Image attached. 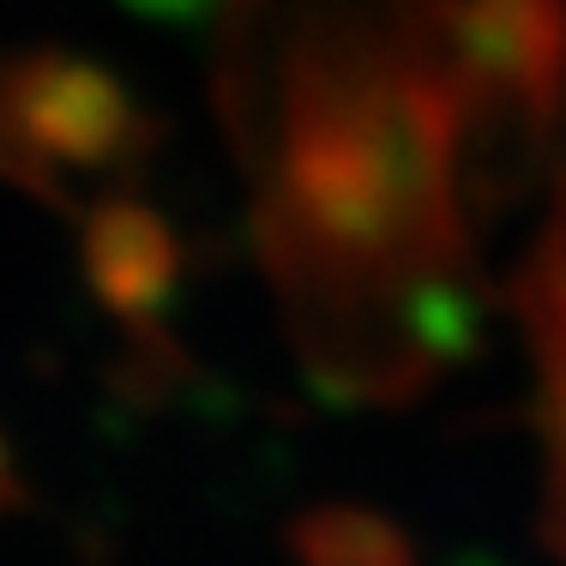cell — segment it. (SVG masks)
I'll return each instance as SVG.
<instances>
[{"mask_svg":"<svg viewBox=\"0 0 566 566\" xmlns=\"http://www.w3.org/2000/svg\"><path fill=\"white\" fill-rule=\"evenodd\" d=\"M295 566H416V543L368 506H314L290 524Z\"/></svg>","mask_w":566,"mask_h":566,"instance_id":"cell-6","label":"cell"},{"mask_svg":"<svg viewBox=\"0 0 566 566\" xmlns=\"http://www.w3.org/2000/svg\"><path fill=\"white\" fill-rule=\"evenodd\" d=\"M157 120L115 66L73 49H24L0 61L7 181L66 206V175H127L157 145Z\"/></svg>","mask_w":566,"mask_h":566,"instance_id":"cell-2","label":"cell"},{"mask_svg":"<svg viewBox=\"0 0 566 566\" xmlns=\"http://www.w3.org/2000/svg\"><path fill=\"white\" fill-rule=\"evenodd\" d=\"M470 133L494 164L566 127V0H470L458 12Z\"/></svg>","mask_w":566,"mask_h":566,"instance_id":"cell-3","label":"cell"},{"mask_svg":"<svg viewBox=\"0 0 566 566\" xmlns=\"http://www.w3.org/2000/svg\"><path fill=\"white\" fill-rule=\"evenodd\" d=\"M0 175H7V145H0Z\"/></svg>","mask_w":566,"mask_h":566,"instance_id":"cell-9","label":"cell"},{"mask_svg":"<svg viewBox=\"0 0 566 566\" xmlns=\"http://www.w3.org/2000/svg\"><path fill=\"white\" fill-rule=\"evenodd\" d=\"M512 307H518L536 374H543V543L566 560V169L555 175V206L536 229V248L524 253L518 277H512Z\"/></svg>","mask_w":566,"mask_h":566,"instance_id":"cell-5","label":"cell"},{"mask_svg":"<svg viewBox=\"0 0 566 566\" xmlns=\"http://www.w3.org/2000/svg\"><path fill=\"white\" fill-rule=\"evenodd\" d=\"M229 120L260 175V253L319 386L434 380L416 314L470 283V78L447 0H248Z\"/></svg>","mask_w":566,"mask_h":566,"instance_id":"cell-1","label":"cell"},{"mask_svg":"<svg viewBox=\"0 0 566 566\" xmlns=\"http://www.w3.org/2000/svg\"><path fill=\"white\" fill-rule=\"evenodd\" d=\"M19 506H31V489H24V476H19V464H12L7 440H0V512H19Z\"/></svg>","mask_w":566,"mask_h":566,"instance_id":"cell-8","label":"cell"},{"mask_svg":"<svg viewBox=\"0 0 566 566\" xmlns=\"http://www.w3.org/2000/svg\"><path fill=\"white\" fill-rule=\"evenodd\" d=\"M120 7L151 19V24H206L218 7H229V0H120Z\"/></svg>","mask_w":566,"mask_h":566,"instance_id":"cell-7","label":"cell"},{"mask_svg":"<svg viewBox=\"0 0 566 566\" xmlns=\"http://www.w3.org/2000/svg\"><path fill=\"white\" fill-rule=\"evenodd\" d=\"M78 253H85L91 295L127 332H157V319L181 295V277H187L181 235H175V223L164 211L133 193H109L91 206Z\"/></svg>","mask_w":566,"mask_h":566,"instance_id":"cell-4","label":"cell"}]
</instances>
